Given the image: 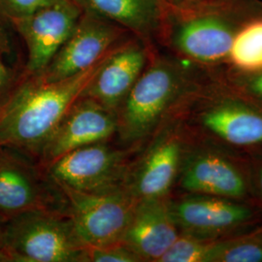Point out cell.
Returning a JSON list of instances; mask_svg holds the SVG:
<instances>
[{
    "label": "cell",
    "instance_id": "obj_1",
    "mask_svg": "<svg viewBox=\"0 0 262 262\" xmlns=\"http://www.w3.org/2000/svg\"><path fill=\"white\" fill-rule=\"evenodd\" d=\"M108 55L84 72L63 81L45 83L34 76L13 91L0 112V147L38 156Z\"/></svg>",
    "mask_w": 262,
    "mask_h": 262
},
{
    "label": "cell",
    "instance_id": "obj_2",
    "mask_svg": "<svg viewBox=\"0 0 262 262\" xmlns=\"http://www.w3.org/2000/svg\"><path fill=\"white\" fill-rule=\"evenodd\" d=\"M202 85L183 63L169 57L155 58L117 112V134L122 145L133 150L150 140Z\"/></svg>",
    "mask_w": 262,
    "mask_h": 262
},
{
    "label": "cell",
    "instance_id": "obj_3",
    "mask_svg": "<svg viewBox=\"0 0 262 262\" xmlns=\"http://www.w3.org/2000/svg\"><path fill=\"white\" fill-rule=\"evenodd\" d=\"M177 115L194 140L262 157V105L226 83L203 84Z\"/></svg>",
    "mask_w": 262,
    "mask_h": 262
},
{
    "label": "cell",
    "instance_id": "obj_4",
    "mask_svg": "<svg viewBox=\"0 0 262 262\" xmlns=\"http://www.w3.org/2000/svg\"><path fill=\"white\" fill-rule=\"evenodd\" d=\"M168 9V8H167ZM174 16L169 40L179 55L200 66L226 64L237 30L262 13L258 0H227L168 9Z\"/></svg>",
    "mask_w": 262,
    "mask_h": 262
},
{
    "label": "cell",
    "instance_id": "obj_5",
    "mask_svg": "<svg viewBox=\"0 0 262 262\" xmlns=\"http://www.w3.org/2000/svg\"><path fill=\"white\" fill-rule=\"evenodd\" d=\"M85 250L66 210H32L4 223L8 261L84 262Z\"/></svg>",
    "mask_w": 262,
    "mask_h": 262
},
{
    "label": "cell",
    "instance_id": "obj_6",
    "mask_svg": "<svg viewBox=\"0 0 262 262\" xmlns=\"http://www.w3.org/2000/svg\"><path fill=\"white\" fill-rule=\"evenodd\" d=\"M177 183L184 193L244 202L255 198L251 163L241 155L191 137Z\"/></svg>",
    "mask_w": 262,
    "mask_h": 262
},
{
    "label": "cell",
    "instance_id": "obj_7",
    "mask_svg": "<svg viewBox=\"0 0 262 262\" xmlns=\"http://www.w3.org/2000/svg\"><path fill=\"white\" fill-rule=\"evenodd\" d=\"M189 142L187 129L176 114L150 138L140 159L131 163L124 188L136 200L170 196Z\"/></svg>",
    "mask_w": 262,
    "mask_h": 262
},
{
    "label": "cell",
    "instance_id": "obj_8",
    "mask_svg": "<svg viewBox=\"0 0 262 262\" xmlns=\"http://www.w3.org/2000/svg\"><path fill=\"white\" fill-rule=\"evenodd\" d=\"M55 185L64 197L66 211L85 248L122 243L137 202L125 188L90 193Z\"/></svg>",
    "mask_w": 262,
    "mask_h": 262
},
{
    "label": "cell",
    "instance_id": "obj_9",
    "mask_svg": "<svg viewBox=\"0 0 262 262\" xmlns=\"http://www.w3.org/2000/svg\"><path fill=\"white\" fill-rule=\"evenodd\" d=\"M130 151L114 147L108 141L85 146L48 165V177L57 185L90 193L121 190L130 167Z\"/></svg>",
    "mask_w": 262,
    "mask_h": 262
},
{
    "label": "cell",
    "instance_id": "obj_10",
    "mask_svg": "<svg viewBox=\"0 0 262 262\" xmlns=\"http://www.w3.org/2000/svg\"><path fill=\"white\" fill-rule=\"evenodd\" d=\"M169 206L180 233L206 240L242 234L259 221L250 202L224 197L185 193L170 197Z\"/></svg>",
    "mask_w": 262,
    "mask_h": 262
},
{
    "label": "cell",
    "instance_id": "obj_11",
    "mask_svg": "<svg viewBox=\"0 0 262 262\" xmlns=\"http://www.w3.org/2000/svg\"><path fill=\"white\" fill-rule=\"evenodd\" d=\"M42 178L28 156L6 147H0V220L10 219L32 210L57 207L56 185Z\"/></svg>",
    "mask_w": 262,
    "mask_h": 262
},
{
    "label": "cell",
    "instance_id": "obj_12",
    "mask_svg": "<svg viewBox=\"0 0 262 262\" xmlns=\"http://www.w3.org/2000/svg\"><path fill=\"white\" fill-rule=\"evenodd\" d=\"M120 36V26L108 19L97 15L80 18L66 43L36 77L45 83H54L78 75L110 53Z\"/></svg>",
    "mask_w": 262,
    "mask_h": 262
},
{
    "label": "cell",
    "instance_id": "obj_13",
    "mask_svg": "<svg viewBox=\"0 0 262 262\" xmlns=\"http://www.w3.org/2000/svg\"><path fill=\"white\" fill-rule=\"evenodd\" d=\"M117 132V113L92 98L81 96L43 145L37 157L47 167L72 150L110 140Z\"/></svg>",
    "mask_w": 262,
    "mask_h": 262
},
{
    "label": "cell",
    "instance_id": "obj_14",
    "mask_svg": "<svg viewBox=\"0 0 262 262\" xmlns=\"http://www.w3.org/2000/svg\"><path fill=\"white\" fill-rule=\"evenodd\" d=\"M17 19L28 47V71L37 76L46 69L75 29L80 19V10L72 0H58Z\"/></svg>",
    "mask_w": 262,
    "mask_h": 262
},
{
    "label": "cell",
    "instance_id": "obj_15",
    "mask_svg": "<svg viewBox=\"0 0 262 262\" xmlns=\"http://www.w3.org/2000/svg\"><path fill=\"white\" fill-rule=\"evenodd\" d=\"M149 60V51L141 42H131L112 50L82 96L118 112Z\"/></svg>",
    "mask_w": 262,
    "mask_h": 262
},
{
    "label": "cell",
    "instance_id": "obj_16",
    "mask_svg": "<svg viewBox=\"0 0 262 262\" xmlns=\"http://www.w3.org/2000/svg\"><path fill=\"white\" fill-rule=\"evenodd\" d=\"M170 196L137 200L124 233L125 244L141 261L159 262L180 235L169 206Z\"/></svg>",
    "mask_w": 262,
    "mask_h": 262
},
{
    "label": "cell",
    "instance_id": "obj_17",
    "mask_svg": "<svg viewBox=\"0 0 262 262\" xmlns=\"http://www.w3.org/2000/svg\"><path fill=\"white\" fill-rule=\"evenodd\" d=\"M83 1L98 17L129 29L142 37H149L161 29L167 9L161 0Z\"/></svg>",
    "mask_w": 262,
    "mask_h": 262
},
{
    "label": "cell",
    "instance_id": "obj_18",
    "mask_svg": "<svg viewBox=\"0 0 262 262\" xmlns=\"http://www.w3.org/2000/svg\"><path fill=\"white\" fill-rule=\"evenodd\" d=\"M226 64L234 74L262 72V13L246 20L237 30Z\"/></svg>",
    "mask_w": 262,
    "mask_h": 262
},
{
    "label": "cell",
    "instance_id": "obj_19",
    "mask_svg": "<svg viewBox=\"0 0 262 262\" xmlns=\"http://www.w3.org/2000/svg\"><path fill=\"white\" fill-rule=\"evenodd\" d=\"M214 262H262V229L219 239Z\"/></svg>",
    "mask_w": 262,
    "mask_h": 262
},
{
    "label": "cell",
    "instance_id": "obj_20",
    "mask_svg": "<svg viewBox=\"0 0 262 262\" xmlns=\"http://www.w3.org/2000/svg\"><path fill=\"white\" fill-rule=\"evenodd\" d=\"M217 240L200 239L180 233L159 262H214Z\"/></svg>",
    "mask_w": 262,
    "mask_h": 262
},
{
    "label": "cell",
    "instance_id": "obj_21",
    "mask_svg": "<svg viewBox=\"0 0 262 262\" xmlns=\"http://www.w3.org/2000/svg\"><path fill=\"white\" fill-rule=\"evenodd\" d=\"M141 259L125 244L100 248H86L84 262H140Z\"/></svg>",
    "mask_w": 262,
    "mask_h": 262
},
{
    "label": "cell",
    "instance_id": "obj_22",
    "mask_svg": "<svg viewBox=\"0 0 262 262\" xmlns=\"http://www.w3.org/2000/svg\"><path fill=\"white\" fill-rule=\"evenodd\" d=\"M226 84L238 93L262 105V72L250 75L230 73Z\"/></svg>",
    "mask_w": 262,
    "mask_h": 262
},
{
    "label": "cell",
    "instance_id": "obj_23",
    "mask_svg": "<svg viewBox=\"0 0 262 262\" xmlns=\"http://www.w3.org/2000/svg\"><path fill=\"white\" fill-rule=\"evenodd\" d=\"M4 7L17 19L29 16L58 0H1Z\"/></svg>",
    "mask_w": 262,
    "mask_h": 262
},
{
    "label": "cell",
    "instance_id": "obj_24",
    "mask_svg": "<svg viewBox=\"0 0 262 262\" xmlns=\"http://www.w3.org/2000/svg\"><path fill=\"white\" fill-rule=\"evenodd\" d=\"M11 84L12 77L9 69L0 59V112L13 93Z\"/></svg>",
    "mask_w": 262,
    "mask_h": 262
},
{
    "label": "cell",
    "instance_id": "obj_25",
    "mask_svg": "<svg viewBox=\"0 0 262 262\" xmlns=\"http://www.w3.org/2000/svg\"><path fill=\"white\" fill-rule=\"evenodd\" d=\"M251 167L255 198H258L262 203V157L251 163Z\"/></svg>",
    "mask_w": 262,
    "mask_h": 262
},
{
    "label": "cell",
    "instance_id": "obj_26",
    "mask_svg": "<svg viewBox=\"0 0 262 262\" xmlns=\"http://www.w3.org/2000/svg\"><path fill=\"white\" fill-rule=\"evenodd\" d=\"M168 9H178L185 6L186 0H161Z\"/></svg>",
    "mask_w": 262,
    "mask_h": 262
},
{
    "label": "cell",
    "instance_id": "obj_27",
    "mask_svg": "<svg viewBox=\"0 0 262 262\" xmlns=\"http://www.w3.org/2000/svg\"><path fill=\"white\" fill-rule=\"evenodd\" d=\"M227 0H186L185 6H194V5H202L208 3H215V2H222Z\"/></svg>",
    "mask_w": 262,
    "mask_h": 262
},
{
    "label": "cell",
    "instance_id": "obj_28",
    "mask_svg": "<svg viewBox=\"0 0 262 262\" xmlns=\"http://www.w3.org/2000/svg\"><path fill=\"white\" fill-rule=\"evenodd\" d=\"M8 50V40L6 37V34L3 30V28L0 26V51H7Z\"/></svg>",
    "mask_w": 262,
    "mask_h": 262
},
{
    "label": "cell",
    "instance_id": "obj_29",
    "mask_svg": "<svg viewBox=\"0 0 262 262\" xmlns=\"http://www.w3.org/2000/svg\"><path fill=\"white\" fill-rule=\"evenodd\" d=\"M3 228H4V224L0 220V253H2V249H3Z\"/></svg>",
    "mask_w": 262,
    "mask_h": 262
},
{
    "label": "cell",
    "instance_id": "obj_30",
    "mask_svg": "<svg viewBox=\"0 0 262 262\" xmlns=\"http://www.w3.org/2000/svg\"><path fill=\"white\" fill-rule=\"evenodd\" d=\"M8 261V259H7V257L3 254L2 253H0V262H6Z\"/></svg>",
    "mask_w": 262,
    "mask_h": 262
}]
</instances>
